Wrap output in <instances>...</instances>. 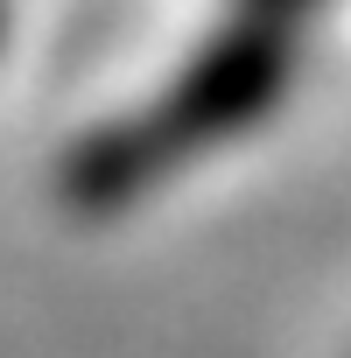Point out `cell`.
<instances>
[{
    "label": "cell",
    "instance_id": "1",
    "mask_svg": "<svg viewBox=\"0 0 351 358\" xmlns=\"http://www.w3.org/2000/svg\"><path fill=\"white\" fill-rule=\"evenodd\" d=\"M288 78H295V29L267 15H232V29L211 36L176 71L155 106H141L134 120H120L71 162V190L99 211L141 197L155 169L197 162L225 148L232 134H246L260 113H274Z\"/></svg>",
    "mask_w": 351,
    "mask_h": 358
},
{
    "label": "cell",
    "instance_id": "2",
    "mask_svg": "<svg viewBox=\"0 0 351 358\" xmlns=\"http://www.w3.org/2000/svg\"><path fill=\"white\" fill-rule=\"evenodd\" d=\"M302 8H316V0H239V15H267V22H302Z\"/></svg>",
    "mask_w": 351,
    "mask_h": 358
}]
</instances>
